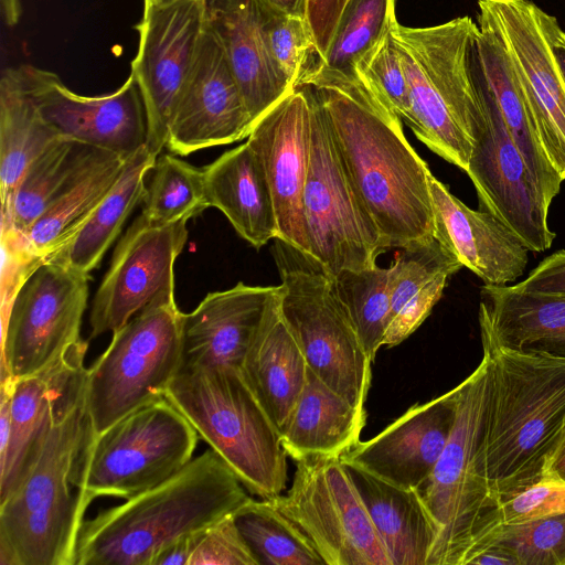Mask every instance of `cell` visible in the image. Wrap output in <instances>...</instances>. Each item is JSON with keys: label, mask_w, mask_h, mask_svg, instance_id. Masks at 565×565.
<instances>
[{"label": "cell", "mask_w": 565, "mask_h": 565, "mask_svg": "<svg viewBox=\"0 0 565 565\" xmlns=\"http://www.w3.org/2000/svg\"><path fill=\"white\" fill-rule=\"evenodd\" d=\"M311 87L351 181L386 248L434 238L431 172L408 143L402 120L360 79Z\"/></svg>", "instance_id": "1"}, {"label": "cell", "mask_w": 565, "mask_h": 565, "mask_svg": "<svg viewBox=\"0 0 565 565\" xmlns=\"http://www.w3.org/2000/svg\"><path fill=\"white\" fill-rule=\"evenodd\" d=\"M481 341L489 360L481 459L500 505L544 478L565 426V358Z\"/></svg>", "instance_id": "2"}, {"label": "cell", "mask_w": 565, "mask_h": 565, "mask_svg": "<svg viewBox=\"0 0 565 565\" xmlns=\"http://www.w3.org/2000/svg\"><path fill=\"white\" fill-rule=\"evenodd\" d=\"M249 498L210 448L160 484L84 521L75 565H153L172 543L232 514Z\"/></svg>", "instance_id": "3"}, {"label": "cell", "mask_w": 565, "mask_h": 565, "mask_svg": "<svg viewBox=\"0 0 565 565\" xmlns=\"http://www.w3.org/2000/svg\"><path fill=\"white\" fill-rule=\"evenodd\" d=\"M84 380L58 405L24 479L0 502V565H75L85 514L74 483L88 429Z\"/></svg>", "instance_id": "4"}, {"label": "cell", "mask_w": 565, "mask_h": 565, "mask_svg": "<svg viewBox=\"0 0 565 565\" xmlns=\"http://www.w3.org/2000/svg\"><path fill=\"white\" fill-rule=\"evenodd\" d=\"M478 32L470 17L425 28L396 21L391 30L409 88V128L431 151L465 172L473 138L484 122L475 72Z\"/></svg>", "instance_id": "5"}, {"label": "cell", "mask_w": 565, "mask_h": 565, "mask_svg": "<svg viewBox=\"0 0 565 565\" xmlns=\"http://www.w3.org/2000/svg\"><path fill=\"white\" fill-rule=\"evenodd\" d=\"M489 388V360L454 387L456 417L447 444L418 492L436 540L427 565H468L492 544L502 524L481 459Z\"/></svg>", "instance_id": "6"}, {"label": "cell", "mask_w": 565, "mask_h": 565, "mask_svg": "<svg viewBox=\"0 0 565 565\" xmlns=\"http://www.w3.org/2000/svg\"><path fill=\"white\" fill-rule=\"evenodd\" d=\"M164 397L249 492L262 499L281 493L287 482V452L278 428L239 367L182 369L167 387Z\"/></svg>", "instance_id": "7"}, {"label": "cell", "mask_w": 565, "mask_h": 565, "mask_svg": "<svg viewBox=\"0 0 565 565\" xmlns=\"http://www.w3.org/2000/svg\"><path fill=\"white\" fill-rule=\"evenodd\" d=\"M199 437L164 396L99 434L88 427L74 471L83 510L95 499L128 500L171 478L193 459Z\"/></svg>", "instance_id": "8"}, {"label": "cell", "mask_w": 565, "mask_h": 565, "mask_svg": "<svg viewBox=\"0 0 565 565\" xmlns=\"http://www.w3.org/2000/svg\"><path fill=\"white\" fill-rule=\"evenodd\" d=\"M271 254L282 286L280 315L308 367L364 408L373 361L338 296L334 275L312 255L280 238H275Z\"/></svg>", "instance_id": "9"}, {"label": "cell", "mask_w": 565, "mask_h": 565, "mask_svg": "<svg viewBox=\"0 0 565 565\" xmlns=\"http://www.w3.org/2000/svg\"><path fill=\"white\" fill-rule=\"evenodd\" d=\"M182 316L174 297L160 298L113 332L108 348L85 372L90 434L164 396L182 367Z\"/></svg>", "instance_id": "10"}, {"label": "cell", "mask_w": 565, "mask_h": 565, "mask_svg": "<svg viewBox=\"0 0 565 565\" xmlns=\"http://www.w3.org/2000/svg\"><path fill=\"white\" fill-rule=\"evenodd\" d=\"M312 108L311 150L303 191L308 253L333 275L370 268L385 243L359 196L333 140L324 109L306 85Z\"/></svg>", "instance_id": "11"}, {"label": "cell", "mask_w": 565, "mask_h": 565, "mask_svg": "<svg viewBox=\"0 0 565 565\" xmlns=\"http://www.w3.org/2000/svg\"><path fill=\"white\" fill-rule=\"evenodd\" d=\"M286 495L269 501L309 539L327 565H392L340 457L296 460Z\"/></svg>", "instance_id": "12"}, {"label": "cell", "mask_w": 565, "mask_h": 565, "mask_svg": "<svg viewBox=\"0 0 565 565\" xmlns=\"http://www.w3.org/2000/svg\"><path fill=\"white\" fill-rule=\"evenodd\" d=\"M89 275L45 259L23 281L3 315L0 380L33 375L81 339Z\"/></svg>", "instance_id": "13"}, {"label": "cell", "mask_w": 565, "mask_h": 565, "mask_svg": "<svg viewBox=\"0 0 565 565\" xmlns=\"http://www.w3.org/2000/svg\"><path fill=\"white\" fill-rule=\"evenodd\" d=\"M478 23L503 44L529 105L541 146L565 180V78L545 24L531 0H479Z\"/></svg>", "instance_id": "14"}, {"label": "cell", "mask_w": 565, "mask_h": 565, "mask_svg": "<svg viewBox=\"0 0 565 565\" xmlns=\"http://www.w3.org/2000/svg\"><path fill=\"white\" fill-rule=\"evenodd\" d=\"M475 72L482 99L484 122L473 138L466 173L479 199V210L502 222L529 250L544 252L555 233L550 230V204L505 126L498 105L486 86L475 56Z\"/></svg>", "instance_id": "15"}, {"label": "cell", "mask_w": 565, "mask_h": 565, "mask_svg": "<svg viewBox=\"0 0 565 565\" xmlns=\"http://www.w3.org/2000/svg\"><path fill=\"white\" fill-rule=\"evenodd\" d=\"M205 20L202 0H145L131 62L147 114V149L158 157L194 62Z\"/></svg>", "instance_id": "16"}, {"label": "cell", "mask_w": 565, "mask_h": 565, "mask_svg": "<svg viewBox=\"0 0 565 565\" xmlns=\"http://www.w3.org/2000/svg\"><path fill=\"white\" fill-rule=\"evenodd\" d=\"M186 222L158 225L140 214L128 227L92 302V339L119 329L157 299L174 297L173 268Z\"/></svg>", "instance_id": "17"}, {"label": "cell", "mask_w": 565, "mask_h": 565, "mask_svg": "<svg viewBox=\"0 0 565 565\" xmlns=\"http://www.w3.org/2000/svg\"><path fill=\"white\" fill-rule=\"evenodd\" d=\"M44 120L61 138L129 159L146 147L147 114L141 89L130 73L116 92L78 95L61 78L33 65L17 67Z\"/></svg>", "instance_id": "18"}, {"label": "cell", "mask_w": 565, "mask_h": 565, "mask_svg": "<svg viewBox=\"0 0 565 565\" xmlns=\"http://www.w3.org/2000/svg\"><path fill=\"white\" fill-rule=\"evenodd\" d=\"M253 122L225 52L206 24L178 100L166 147L174 154L247 138Z\"/></svg>", "instance_id": "19"}, {"label": "cell", "mask_w": 565, "mask_h": 565, "mask_svg": "<svg viewBox=\"0 0 565 565\" xmlns=\"http://www.w3.org/2000/svg\"><path fill=\"white\" fill-rule=\"evenodd\" d=\"M312 108L299 86L253 127L247 142L265 171L276 210L278 237L308 253L303 191L309 169Z\"/></svg>", "instance_id": "20"}, {"label": "cell", "mask_w": 565, "mask_h": 565, "mask_svg": "<svg viewBox=\"0 0 565 565\" xmlns=\"http://www.w3.org/2000/svg\"><path fill=\"white\" fill-rule=\"evenodd\" d=\"M456 417L454 388L411 406L375 437L359 441L340 458L399 487L418 490L430 477Z\"/></svg>", "instance_id": "21"}, {"label": "cell", "mask_w": 565, "mask_h": 565, "mask_svg": "<svg viewBox=\"0 0 565 565\" xmlns=\"http://www.w3.org/2000/svg\"><path fill=\"white\" fill-rule=\"evenodd\" d=\"M282 286L234 287L209 292L182 316V369L232 365L243 359Z\"/></svg>", "instance_id": "22"}, {"label": "cell", "mask_w": 565, "mask_h": 565, "mask_svg": "<svg viewBox=\"0 0 565 565\" xmlns=\"http://www.w3.org/2000/svg\"><path fill=\"white\" fill-rule=\"evenodd\" d=\"M87 348L88 342L81 340L46 369L14 380L10 437L0 456V502L24 479L41 451L58 405L83 379Z\"/></svg>", "instance_id": "23"}, {"label": "cell", "mask_w": 565, "mask_h": 565, "mask_svg": "<svg viewBox=\"0 0 565 565\" xmlns=\"http://www.w3.org/2000/svg\"><path fill=\"white\" fill-rule=\"evenodd\" d=\"M434 237L487 285L505 286L526 267L529 249L492 214L468 207L446 184L429 175Z\"/></svg>", "instance_id": "24"}, {"label": "cell", "mask_w": 565, "mask_h": 565, "mask_svg": "<svg viewBox=\"0 0 565 565\" xmlns=\"http://www.w3.org/2000/svg\"><path fill=\"white\" fill-rule=\"evenodd\" d=\"M254 125L294 90L276 65L264 31L260 0H202ZM296 89V88H295Z\"/></svg>", "instance_id": "25"}, {"label": "cell", "mask_w": 565, "mask_h": 565, "mask_svg": "<svg viewBox=\"0 0 565 565\" xmlns=\"http://www.w3.org/2000/svg\"><path fill=\"white\" fill-rule=\"evenodd\" d=\"M206 199L255 248L278 237L270 186L249 143L225 151L203 168Z\"/></svg>", "instance_id": "26"}, {"label": "cell", "mask_w": 565, "mask_h": 565, "mask_svg": "<svg viewBox=\"0 0 565 565\" xmlns=\"http://www.w3.org/2000/svg\"><path fill=\"white\" fill-rule=\"evenodd\" d=\"M479 323L503 348L565 358V297L484 284Z\"/></svg>", "instance_id": "27"}, {"label": "cell", "mask_w": 565, "mask_h": 565, "mask_svg": "<svg viewBox=\"0 0 565 565\" xmlns=\"http://www.w3.org/2000/svg\"><path fill=\"white\" fill-rule=\"evenodd\" d=\"M342 461L366 507L392 565H427L436 531L418 490L399 487L358 463Z\"/></svg>", "instance_id": "28"}, {"label": "cell", "mask_w": 565, "mask_h": 565, "mask_svg": "<svg viewBox=\"0 0 565 565\" xmlns=\"http://www.w3.org/2000/svg\"><path fill=\"white\" fill-rule=\"evenodd\" d=\"M239 369L280 433L303 388L308 371L305 355L280 315V300L265 317Z\"/></svg>", "instance_id": "29"}, {"label": "cell", "mask_w": 565, "mask_h": 565, "mask_svg": "<svg viewBox=\"0 0 565 565\" xmlns=\"http://www.w3.org/2000/svg\"><path fill=\"white\" fill-rule=\"evenodd\" d=\"M365 422V408L354 406L308 367L306 383L280 439L294 460L341 457L360 441Z\"/></svg>", "instance_id": "30"}, {"label": "cell", "mask_w": 565, "mask_h": 565, "mask_svg": "<svg viewBox=\"0 0 565 565\" xmlns=\"http://www.w3.org/2000/svg\"><path fill=\"white\" fill-rule=\"evenodd\" d=\"M478 25L475 55L481 77L533 180L551 205L563 180L541 146L523 89L503 44L490 28L482 23Z\"/></svg>", "instance_id": "31"}, {"label": "cell", "mask_w": 565, "mask_h": 565, "mask_svg": "<svg viewBox=\"0 0 565 565\" xmlns=\"http://www.w3.org/2000/svg\"><path fill=\"white\" fill-rule=\"evenodd\" d=\"M157 158L145 147L127 159L119 179L89 217L63 247L45 259L89 275L131 212L143 202L147 191L145 179Z\"/></svg>", "instance_id": "32"}, {"label": "cell", "mask_w": 565, "mask_h": 565, "mask_svg": "<svg viewBox=\"0 0 565 565\" xmlns=\"http://www.w3.org/2000/svg\"><path fill=\"white\" fill-rule=\"evenodd\" d=\"M56 138L24 87L17 67L0 81L1 217L11 212L17 186L29 164Z\"/></svg>", "instance_id": "33"}, {"label": "cell", "mask_w": 565, "mask_h": 565, "mask_svg": "<svg viewBox=\"0 0 565 565\" xmlns=\"http://www.w3.org/2000/svg\"><path fill=\"white\" fill-rule=\"evenodd\" d=\"M127 159L97 149L90 161L24 234L45 259L63 247L119 179Z\"/></svg>", "instance_id": "34"}, {"label": "cell", "mask_w": 565, "mask_h": 565, "mask_svg": "<svg viewBox=\"0 0 565 565\" xmlns=\"http://www.w3.org/2000/svg\"><path fill=\"white\" fill-rule=\"evenodd\" d=\"M395 22V0H348L327 54L317 58L299 86L356 81L359 63Z\"/></svg>", "instance_id": "35"}, {"label": "cell", "mask_w": 565, "mask_h": 565, "mask_svg": "<svg viewBox=\"0 0 565 565\" xmlns=\"http://www.w3.org/2000/svg\"><path fill=\"white\" fill-rule=\"evenodd\" d=\"M97 149L61 137L52 141L24 171L11 212L8 217H1V226L24 235L86 167Z\"/></svg>", "instance_id": "36"}, {"label": "cell", "mask_w": 565, "mask_h": 565, "mask_svg": "<svg viewBox=\"0 0 565 565\" xmlns=\"http://www.w3.org/2000/svg\"><path fill=\"white\" fill-rule=\"evenodd\" d=\"M233 518L259 565L326 564L302 531L269 499L249 498Z\"/></svg>", "instance_id": "37"}, {"label": "cell", "mask_w": 565, "mask_h": 565, "mask_svg": "<svg viewBox=\"0 0 565 565\" xmlns=\"http://www.w3.org/2000/svg\"><path fill=\"white\" fill-rule=\"evenodd\" d=\"M141 214L152 224L166 225L196 217L210 207L203 168L173 154H163L151 170Z\"/></svg>", "instance_id": "38"}, {"label": "cell", "mask_w": 565, "mask_h": 565, "mask_svg": "<svg viewBox=\"0 0 565 565\" xmlns=\"http://www.w3.org/2000/svg\"><path fill=\"white\" fill-rule=\"evenodd\" d=\"M334 282L338 296L373 361L383 347L390 320V268L375 265L345 269L334 275Z\"/></svg>", "instance_id": "39"}, {"label": "cell", "mask_w": 565, "mask_h": 565, "mask_svg": "<svg viewBox=\"0 0 565 565\" xmlns=\"http://www.w3.org/2000/svg\"><path fill=\"white\" fill-rule=\"evenodd\" d=\"M262 1L263 22L271 56L291 87L297 88L318 58L305 18L285 13Z\"/></svg>", "instance_id": "40"}, {"label": "cell", "mask_w": 565, "mask_h": 565, "mask_svg": "<svg viewBox=\"0 0 565 565\" xmlns=\"http://www.w3.org/2000/svg\"><path fill=\"white\" fill-rule=\"evenodd\" d=\"M491 545L507 552L515 565H565V512L503 524Z\"/></svg>", "instance_id": "41"}, {"label": "cell", "mask_w": 565, "mask_h": 565, "mask_svg": "<svg viewBox=\"0 0 565 565\" xmlns=\"http://www.w3.org/2000/svg\"><path fill=\"white\" fill-rule=\"evenodd\" d=\"M356 78L411 127L412 107L408 83L391 31L359 63Z\"/></svg>", "instance_id": "42"}, {"label": "cell", "mask_w": 565, "mask_h": 565, "mask_svg": "<svg viewBox=\"0 0 565 565\" xmlns=\"http://www.w3.org/2000/svg\"><path fill=\"white\" fill-rule=\"evenodd\" d=\"M188 565H259L233 513L192 533Z\"/></svg>", "instance_id": "43"}, {"label": "cell", "mask_w": 565, "mask_h": 565, "mask_svg": "<svg viewBox=\"0 0 565 565\" xmlns=\"http://www.w3.org/2000/svg\"><path fill=\"white\" fill-rule=\"evenodd\" d=\"M565 512V483L542 479L500 504L502 524H519Z\"/></svg>", "instance_id": "44"}, {"label": "cell", "mask_w": 565, "mask_h": 565, "mask_svg": "<svg viewBox=\"0 0 565 565\" xmlns=\"http://www.w3.org/2000/svg\"><path fill=\"white\" fill-rule=\"evenodd\" d=\"M348 0H307L306 20L322 58L329 49L339 18Z\"/></svg>", "instance_id": "45"}, {"label": "cell", "mask_w": 565, "mask_h": 565, "mask_svg": "<svg viewBox=\"0 0 565 565\" xmlns=\"http://www.w3.org/2000/svg\"><path fill=\"white\" fill-rule=\"evenodd\" d=\"M519 291L565 297V250L544 258L523 281L513 285Z\"/></svg>", "instance_id": "46"}, {"label": "cell", "mask_w": 565, "mask_h": 565, "mask_svg": "<svg viewBox=\"0 0 565 565\" xmlns=\"http://www.w3.org/2000/svg\"><path fill=\"white\" fill-rule=\"evenodd\" d=\"M543 479H550L565 483V426L553 452L546 462Z\"/></svg>", "instance_id": "47"}, {"label": "cell", "mask_w": 565, "mask_h": 565, "mask_svg": "<svg viewBox=\"0 0 565 565\" xmlns=\"http://www.w3.org/2000/svg\"><path fill=\"white\" fill-rule=\"evenodd\" d=\"M545 24L547 34L565 78V31L561 28L557 19L546 13Z\"/></svg>", "instance_id": "48"}, {"label": "cell", "mask_w": 565, "mask_h": 565, "mask_svg": "<svg viewBox=\"0 0 565 565\" xmlns=\"http://www.w3.org/2000/svg\"><path fill=\"white\" fill-rule=\"evenodd\" d=\"M274 8L300 18L306 19L307 0H265Z\"/></svg>", "instance_id": "49"}, {"label": "cell", "mask_w": 565, "mask_h": 565, "mask_svg": "<svg viewBox=\"0 0 565 565\" xmlns=\"http://www.w3.org/2000/svg\"><path fill=\"white\" fill-rule=\"evenodd\" d=\"M4 21L9 25H14L20 17L21 7L19 0H1Z\"/></svg>", "instance_id": "50"}, {"label": "cell", "mask_w": 565, "mask_h": 565, "mask_svg": "<svg viewBox=\"0 0 565 565\" xmlns=\"http://www.w3.org/2000/svg\"><path fill=\"white\" fill-rule=\"evenodd\" d=\"M158 1V0H157Z\"/></svg>", "instance_id": "51"}]
</instances>
